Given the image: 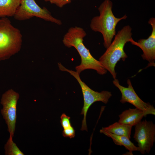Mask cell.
I'll use <instances>...</instances> for the list:
<instances>
[{
	"label": "cell",
	"instance_id": "6da1fadb",
	"mask_svg": "<svg viewBox=\"0 0 155 155\" xmlns=\"http://www.w3.org/2000/svg\"><path fill=\"white\" fill-rule=\"evenodd\" d=\"M86 34L83 28L77 26L72 27L64 35L62 41L67 47L75 48L81 57L80 64L75 67L76 71L80 74L86 69H92L95 70L100 75H104L106 73L107 70L99 61L92 55L84 44L83 38Z\"/></svg>",
	"mask_w": 155,
	"mask_h": 155
},
{
	"label": "cell",
	"instance_id": "7a4b0ae2",
	"mask_svg": "<svg viewBox=\"0 0 155 155\" xmlns=\"http://www.w3.org/2000/svg\"><path fill=\"white\" fill-rule=\"evenodd\" d=\"M112 7L111 1L105 0L98 8L100 15L93 17L90 25L92 30L102 34L103 45L106 49L109 47L116 34V28L118 23L127 18L126 15L120 18L115 17L112 11Z\"/></svg>",
	"mask_w": 155,
	"mask_h": 155
},
{
	"label": "cell",
	"instance_id": "3957f363",
	"mask_svg": "<svg viewBox=\"0 0 155 155\" xmlns=\"http://www.w3.org/2000/svg\"><path fill=\"white\" fill-rule=\"evenodd\" d=\"M132 28L129 25L124 26L115 36L114 40L99 61L104 67L112 75L114 79L116 78L115 68L121 59L124 61L127 56L124 51L125 44L133 39Z\"/></svg>",
	"mask_w": 155,
	"mask_h": 155
},
{
	"label": "cell",
	"instance_id": "277c9868",
	"mask_svg": "<svg viewBox=\"0 0 155 155\" xmlns=\"http://www.w3.org/2000/svg\"><path fill=\"white\" fill-rule=\"evenodd\" d=\"M22 35L7 18L0 19V61L8 59L21 48Z\"/></svg>",
	"mask_w": 155,
	"mask_h": 155
},
{
	"label": "cell",
	"instance_id": "5b68a950",
	"mask_svg": "<svg viewBox=\"0 0 155 155\" xmlns=\"http://www.w3.org/2000/svg\"><path fill=\"white\" fill-rule=\"evenodd\" d=\"M58 65L60 71L68 72L74 77L80 86L84 99V105L81 113V115H84V117L81 130L87 131L86 117L89 108L96 102L101 101L107 104L112 96V94L111 92L107 91H103L100 92L94 91L82 81L80 77V73L77 71L66 68L60 63H58Z\"/></svg>",
	"mask_w": 155,
	"mask_h": 155
},
{
	"label": "cell",
	"instance_id": "8992f818",
	"mask_svg": "<svg viewBox=\"0 0 155 155\" xmlns=\"http://www.w3.org/2000/svg\"><path fill=\"white\" fill-rule=\"evenodd\" d=\"M13 17L19 21L25 20L36 17L59 25L62 24L61 20L53 17L46 7H40L35 0H21Z\"/></svg>",
	"mask_w": 155,
	"mask_h": 155
},
{
	"label": "cell",
	"instance_id": "52a82bcc",
	"mask_svg": "<svg viewBox=\"0 0 155 155\" xmlns=\"http://www.w3.org/2000/svg\"><path fill=\"white\" fill-rule=\"evenodd\" d=\"M19 97L18 93L10 89L2 94L1 99L2 106L1 113L7 125L10 135L12 137L15 130L17 105Z\"/></svg>",
	"mask_w": 155,
	"mask_h": 155
},
{
	"label": "cell",
	"instance_id": "ba28073f",
	"mask_svg": "<svg viewBox=\"0 0 155 155\" xmlns=\"http://www.w3.org/2000/svg\"><path fill=\"white\" fill-rule=\"evenodd\" d=\"M133 138L142 154L149 153L155 141V125L152 121H141L135 125Z\"/></svg>",
	"mask_w": 155,
	"mask_h": 155
},
{
	"label": "cell",
	"instance_id": "9c48e42d",
	"mask_svg": "<svg viewBox=\"0 0 155 155\" xmlns=\"http://www.w3.org/2000/svg\"><path fill=\"white\" fill-rule=\"evenodd\" d=\"M113 83L121 92V97L120 100L121 103L123 104L126 102L129 103L136 108L143 111L147 115H155L154 107L149 103L144 102L139 97L134 90L129 79L127 80L128 85L127 87L121 85L119 80L116 78L114 79Z\"/></svg>",
	"mask_w": 155,
	"mask_h": 155
},
{
	"label": "cell",
	"instance_id": "30bf717a",
	"mask_svg": "<svg viewBox=\"0 0 155 155\" xmlns=\"http://www.w3.org/2000/svg\"><path fill=\"white\" fill-rule=\"evenodd\" d=\"M148 23L152 28L151 35L146 39H141L137 42L131 40L130 42L133 45L136 46L142 50L143 53L141 56L144 60L149 62V66H155V18L150 19Z\"/></svg>",
	"mask_w": 155,
	"mask_h": 155
},
{
	"label": "cell",
	"instance_id": "8fae6325",
	"mask_svg": "<svg viewBox=\"0 0 155 155\" xmlns=\"http://www.w3.org/2000/svg\"><path fill=\"white\" fill-rule=\"evenodd\" d=\"M147 115L143 111L137 108H129L123 112L119 115L118 122L133 126H135L144 117Z\"/></svg>",
	"mask_w": 155,
	"mask_h": 155
},
{
	"label": "cell",
	"instance_id": "7c38bea8",
	"mask_svg": "<svg viewBox=\"0 0 155 155\" xmlns=\"http://www.w3.org/2000/svg\"><path fill=\"white\" fill-rule=\"evenodd\" d=\"M21 0H0V17L13 16Z\"/></svg>",
	"mask_w": 155,
	"mask_h": 155
},
{
	"label": "cell",
	"instance_id": "4fadbf2b",
	"mask_svg": "<svg viewBox=\"0 0 155 155\" xmlns=\"http://www.w3.org/2000/svg\"><path fill=\"white\" fill-rule=\"evenodd\" d=\"M100 132L106 136L111 138L114 143L116 145L120 146H123L129 152L133 151H140V148L136 146L127 137L123 136L117 135L110 132L104 131L102 129Z\"/></svg>",
	"mask_w": 155,
	"mask_h": 155
},
{
	"label": "cell",
	"instance_id": "5bb4252c",
	"mask_svg": "<svg viewBox=\"0 0 155 155\" xmlns=\"http://www.w3.org/2000/svg\"><path fill=\"white\" fill-rule=\"evenodd\" d=\"M132 127L118 122L101 129L114 134L126 136L130 139Z\"/></svg>",
	"mask_w": 155,
	"mask_h": 155
},
{
	"label": "cell",
	"instance_id": "9a60e30c",
	"mask_svg": "<svg viewBox=\"0 0 155 155\" xmlns=\"http://www.w3.org/2000/svg\"><path fill=\"white\" fill-rule=\"evenodd\" d=\"M13 137L11 136L5 144L4 148L5 154V155H24L22 152L13 140Z\"/></svg>",
	"mask_w": 155,
	"mask_h": 155
},
{
	"label": "cell",
	"instance_id": "2e32d148",
	"mask_svg": "<svg viewBox=\"0 0 155 155\" xmlns=\"http://www.w3.org/2000/svg\"><path fill=\"white\" fill-rule=\"evenodd\" d=\"M60 118V122L63 129L72 126L70 117L67 116L65 113H63L61 115Z\"/></svg>",
	"mask_w": 155,
	"mask_h": 155
},
{
	"label": "cell",
	"instance_id": "e0dca14e",
	"mask_svg": "<svg viewBox=\"0 0 155 155\" xmlns=\"http://www.w3.org/2000/svg\"><path fill=\"white\" fill-rule=\"evenodd\" d=\"M63 129L62 132V135L63 137H69L70 139L75 137V130L72 126Z\"/></svg>",
	"mask_w": 155,
	"mask_h": 155
},
{
	"label": "cell",
	"instance_id": "ac0fdd59",
	"mask_svg": "<svg viewBox=\"0 0 155 155\" xmlns=\"http://www.w3.org/2000/svg\"><path fill=\"white\" fill-rule=\"evenodd\" d=\"M51 3L55 5L60 8H62L65 5L71 3V0H44Z\"/></svg>",
	"mask_w": 155,
	"mask_h": 155
},
{
	"label": "cell",
	"instance_id": "d6986e66",
	"mask_svg": "<svg viewBox=\"0 0 155 155\" xmlns=\"http://www.w3.org/2000/svg\"></svg>",
	"mask_w": 155,
	"mask_h": 155
}]
</instances>
